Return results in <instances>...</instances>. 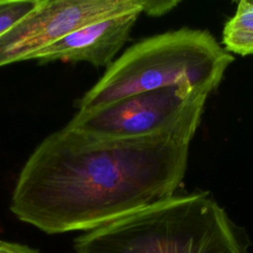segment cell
<instances>
[{
  "label": "cell",
  "instance_id": "5",
  "mask_svg": "<svg viewBox=\"0 0 253 253\" xmlns=\"http://www.w3.org/2000/svg\"><path fill=\"white\" fill-rule=\"evenodd\" d=\"M148 0H42L0 37V67L28 60L34 52L74 30L109 17L145 13Z\"/></svg>",
  "mask_w": 253,
  "mask_h": 253
},
{
  "label": "cell",
  "instance_id": "9",
  "mask_svg": "<svg viewBox=\"0 0 253 253\" xmlns=\"http://www.w3.org/2000/svg\"><path fill=\"white\" fill-rule=\"evenodd\" d=\"M0 253H26V245L0 240Z\"/></svg>",
  "mask_w": 253,
  "mask_h": 253
},
{
  "label": "cell",
  "instance_id": "10",
  "mask_svg": "<svg viewBox=\"0 0 253 253\" xmlns=\"http://www.w3.org/2000/svg\"><path fill=\"white\" fill-rule=\"evenodd\" d=\"M26 253H40V252L38 250L33 249V248H31V247L26 245Z\"/></svg>",
  "mask_w": 253,
  "mask_h": 253
},
{
  "label": "cell",
  "instance_id": "6",
  "mask_svg": "<svg viewBox=\"0 0 253 253\" xmlns=\"http://www.w3.org/2000/svg\"><path fill=\"white\" fill-rule=\"evenodd\" d=\"M140 14H122L85 25L34 52L28 60L35 59L41 64L56 60L86 61L108 68L128 41Z\"/></svg>",
  "mask_w": 253,
  "mask_h": 253
},
{
  "label": "cell",
  "instance_id": "2",
  "mask_svg": "<svg viewBox=\"0 0 253 253\" xmlns=\"http://www.w3.org/2000/svg\"><path fill=\"white\" fill-rule=\"evenodd\" d=\"M75 253H246L225 211L208 193L174 195L85 231Z\"/></svg>",
  "mask_w": 253,
  "mask_h": 253
},
{
  "label": "cell",
  "instance_id": "8",
  "mask_svg": "<svg viewBox=\"0 0 253 253\" xmlns=\"http://www.w3.org/2000/svg\"><path fill=\"white\" fill-rule=\"evenodd\" d=\"M42 0L0 1V37L31 13Z\"/></svg>",
  "mask_w": 253,
  "mask_h": 253
},
{
  "label": "cell",
  "instance_id": "1",
  "mask_svg": "<svg viewBox=\"0 0 253 253\" xmlns=\"http://www.w3.org/2000/svg\"><path fill=\"white\" fill-rule=\"evenodd\" d=\"M201 118L150 135L102 138L64 126L24 164L10 210L47 233L88 231L175 195Z\"/></svg>",
  "mask_w": 253,
  "mask_h": 253
},
{
  "label": "cell",
  "instance_id": "4",
  "mask_svg": "<svg viewBox=\"0 0 253 253\" xmlns=\"http://www.w3.org/2000/svg\"><path fill=\"white\" fill-rule=\"evenodd\" d=\"M209 95L189 86L164 87L80 110L65 126L102 138L150 135L202 118Z\"/></svg>",
  "mask_w": 253,
  "mask_h": 253
},
{
  "label": "cell",
  "instance_id": "3",
  "mask_svg": "<svg viewBox=\"0 0 253 253\" xmlns=\"http://www.w3.org/2000/svg\"><path fill=\"white\" fill-rule=\"evenodd\" d=\"M233 56L205 30L181 28L143 39L107 68L75 106L91 110L134 94L182 85L210 94Z\"/></svg>",
  "mask_w": 253,
  "mask_h": 253
},
{
  "label": "cell",
  "instance_id": "7",
  "mask_svg": "<svg viewBox=\"0 0 253 253\" xmlns=\"http://www.w3.org/2000/svg\"><path fill=\"white\" fill-rule=\"evenodd\" d=\"M222 43L228 52L253 54V0H241L222 30Z\"/></svg>",
  "mask_w": 253,
  "mask_h": 253
}]
</instances>
